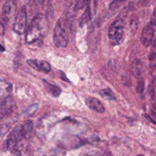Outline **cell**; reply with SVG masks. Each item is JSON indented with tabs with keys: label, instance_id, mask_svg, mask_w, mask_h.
Masks as SVG:
<instances>
[{
	"label": "cell",
	"instance_id": "cell-1",
	"mask_svg": "<svg viewBox=\"0 0 156 156\" xmlns=\"http://www.w3.org/2000/svg\"><path fill=\"white\" fill-rule=\"evenodd\" d=\"M48 21L43 14H37L31 21L26 35L27 43H34L43 38L48 31Z\"/></svg>",
	"mask_w": 156,
	"mask_h": 156
},
{
	"label": "cell",
	"instance_id": "cell-2",
	"mask_svg": "<svg viewBox=\"0 0 156 156\" xmlns=\"http://www.w3.org/2000/svg\"><path fill=\"white\" fill-rule=\"evenodd\" d=\"M124 21L121 18L114 21L110 26L108 30V37L111 44L113 46L119 44L124 37Z\"/></svg>",
	"mask_w": 156,
	"mask_h": 156
},
{
	"label": "cell",
	"instance_id": "cell-3",
	"mask_svg": "<svg viewBox=\"0 0 156 156\" xmlns=\"http://www.w3.org/2000/svg\"><path fill=\"white\" fill-rule=\"evenodd\" d=\"M53 41L58 48H65L68 44V38L66 31L60 20L56 23L53 30Z\"/></svg>",
	"mask_w": 156,
	"mask_h": 156
},
{
	"label": "cell",
	"instance_id": "cell-4",
	"mask_svg": "<svg viewBox=\"0 0 156 156\" xmlns=\"http://www.w3.org/2000/svg\"><path fill=\"white\" fill-rule=\"evenodd\" d=\"M27 22V14L25 7H22L18 12L15 18L13 27V31L18 35L24 33Z\"/></svg>",
	"mask_w": 156,
	"mask_h": 156
},
{
	"label": "cell",
	"instance_id": "cell-5",
	"mask_svg": "<svg viewBox=\"0 0 156 156\" xmlns=\"http://www.w3.org/2000/svg\"><path fill=\"white\" fill-rule=\"evenodd\" d=\"M16 7V4L15 0H6L2 11V17L4 22L8 23L10 21L15 14Z\"/></svg>",
	"mask_w": 156,
	"mask_h": 156
},
{
	"label": "cell",
	"instance_id": "cell-6",
	"mask_svg": "<svg viewBox=\"0 0 156 156\" xmlns=\"http://www.w3.org/2000/svg\"><path fill=\"white\" fill-rule=\"evenodd\" d=\"M27 63L32 68L39 71L48 73L51 70L50 64L45 60H40L37 59H29L27 60Z\"/></svg>",
	"mask_w": 156,
	"mask_h": 156
},
{
	"label": "cell",
	"instance_id": "cell-7",
	"mask_svg": "<svg viewBox=\"0 0 156 156\" xmlns=\"http://www.w3.org/2000/svg\"><path fill=\"white\" fill-rule=\"evenodd\" d=\"M154 35V29L151 25H147L143 29L141 36V42L143 45L146 47L149 46L153 40Z\"/></svg>",
	"mask_w": 156,
	"mask_h": 156
},
{
	"label": "cell",
	"instance_id": "cell-8",
	"mask_svg": "<svg viewBox=\"0 0 156 156\" xmlns=\"http://www.w3.org/2000/svg\"><path fill=\"white\" fill-rule=\"evenodd\" d=\"M85 103L88 107L98 113H103L105 111L104 107L99 100L93 97H88L85 99Z\"/></svg>",
	"mask_w": 156,
	"mask_h": 156
},
{
	"label": "cell",
	"instance_id": "cell-9",
	"mask_svg": "<svg viewBox=\"0 0 156 156\" xmlns=\"http://www.w3.org/2000/svg\"><path fill=\"white\" fill-rule=\"evenodd\" d=\"M7 146L8 150L13 155L15 156L21 155V152L19 148L18 141H17L16 140L8 136L7 139Z\"/></svg>",
	"mask_w": 156,
	"mask_h": 156
},
{
	"label": "cell",
	"instance_id": "cell-10",
	"mask_svg": "<svg viewBox=\"0 0 156 156\" xmlns=\"http://www.w3.org/2000/svg\"><path fill=\"white\" fill-rule=\"evenodd\" d=\"M143 70V65L139 59H135L131 64L132 73L136 77H139L141 76Z\"/></svg>",
	"mask_w": 156,
	"mask_h": 156
},
{
	"label": "cell",
	"instance_id": "cell-11",
	"mask_svg": "<svg viewBox=\"0 0 156 156\" xmlns=\"http://www.w3.org/2000/svg\"><path fill=\"white\" fill-rule=\"evenodd\" d=\"M21 129L24 138L28 139L31 136L33 130V122L30 120L26 121L21 125Z\"/></svg>",
	"mask_w": 156,
	"mask_h": 156
},
{
	"label": "cell",
	"instance_id": "cell-12",
	"mask_svg": "<svg viewBox=\"0 0 156 156\" xmlns=\"http://www.w3.org/2000/svg\"><path fill=\"white\" fill-rule=\"evenodd\" d=\"M91 19V9L90 5H88L86 7V9L83 13H82V16H80L79 21V24L80 27L84 26Z\"/></svg>",
	"mask_w": 156,
	"mask_h": 156
},
{
	"label": "cell",
	"instance_id": "cell-13",
	"mask_svg": "<svg viewBox=\"0 0 156 156\" xmlns=\"http://www.w3.org/2000/svg\"><path fill=\"white\" fill-rule=\"evenodd\" d=\"M43 82L46 88L48 90V91H49L51 93V94L54 96L57 97L60 94L61 90L58 87L49 83L46 80H43Z\"/></svg>",
	"mask_w": 156,
	"mask_h": 156
},
{
	"label": "cell",
	"instance_id": "cell-14",
	"mask_svg": "<svg viewBox=\"0 0 156 156\" xmlns=\"http://www.w3.org/2000/svg\"><path fill=\"white\" fill-rule=\"evenodd\" d=\"M100 94L103 98L106 99L114 100L115 99L113 92L110 88H105L101 90V91H100Z\"/></svg>",
	"mask_w": 156,
	"mask_h": 156
},
{
	"label": "cell",
	"instance_id": "cell-15",
	"mask_svg": "<svg viewBox=\"0 0 156 156\" xmlns=\"http://www.w3.org/2000/svg\"><path fill=\"white\" fill-rule=\"evenodd\" d=\"M4 34V26L2 23L0 22V52L5 51V48L3 43V36Z\"/></svg>",
	"mask_w": 156,
	"mask_h": 156
},
{
	"label": "cell",
	"instance_id": "cell-16",
	"mask_svg": "<svg viewBox=\"0 0 156 156\" xmlns=\"http://www.w3.org/2000/svg\"><path fill=\"white\" fill-rule=\"evenodd\" d=\"M90 0H78L75 5V9L77 10H80L89 5Z\"/></svg>",
	"mask_w": 156,
	"mask_h": 156
},
{
	"label": "cell",
	"instance_id": "cell-17",
	"mask_svg": "<svg viewBox=\"0 0 156 156\" xmlns=\"http://www.w3.org/2000/svg\"><path fill=\"white\" fill-rule=\"evenodd\" d=\"M37 109H38V105H37V104H33V105H30V106H29L27 109H26V110L25 111V113L26 114V115H27L28 116L29 115H34L35 112H36V111L37 110Z\"/></svg>",
	"mask_w": 156,
	"mask_h": 156
},
{
	"label": "cell",
	"instance_id": "cell-18",
	"mask_svg": "<svg viewBox=\"0 0 156 156\" xmlns=\"http://www.w3.org/2000/svg\"><path fill=\"white\" fill-rule=\"evenodd\" d=\"M10 128L9 124H0V137L3 136L8 131Z\"/></svg>",
	"mask_w": 156,
	"mask_h": 156
},
{
	"label": "cell",
	"instance_id": "cell-19",
	"mask_svg": "<svg viewBox=\"0 0 156 156\" xmlns=\"http://www.w3.org/2000/svg\"><path fill=\"white\" fill-rule=\"evenodd\" d=\"M144 83L143 80H140L136 85V91L138 93L141 94L144 90Z\"/></svg>",
	"mask_w": 156,
	"mask_h": 156
},
{
	"label": "cell",
	"instance_id": "cell-20",
	"mask_svg": "<svg viewBox=\"0 0 156 156\" xmlns=\"http://www.w3.org/2000/svg\"><path fill=\"white\" fill-rule=\"evenodd\" d=\"M151 24L152 26H154L156 27V7L153 11L152 16L151 20Z\"/></svg>",
	"mask_w": 156,
	"mask_h": 156
},
{
	"label": "cell",
	"instance_id": "cell-21",
	"mask_svg": "<svg viewBox=\"0 0 156 156\" xmlns=\"http://www.w3.org/2000/svg\"><path fill=\"white\" fill-rule=\"evenodd\" d=\"M60 77L61 79H62L63 80L66 81V82H69V79L66 77L65 74L63 71H60Z\"/></svg>",
	"mask_w": 156,
	"mask_h": 156
},
{
	"label": "cell",
	"instance_id": "cell-22",
	"mask_svg": "<svg viewBox=\"0 0 156 156\" xmlns=\"http://www.w3.org/2000/svg\"><path fill=\"white\" fill-rule=\"evenodd\" d=\"M136 156H144V155H143V154H140V155H136Z\"/></svg>",
	"mask_w": 156,
	"mask_h": 156
},
{
	"label": "cell",
	"instance_id": "cell-23",
	"mask_svg": "<svg viewBox=\"0 0 156 156\" xmlns=\"http://www.w3.org/2000/svg\"><path fill=\"white\" fill-rule=\"evenodd\" d=\"M119 1H124V0H119Z\"/></svg>",
	"mask_w": 156,
	"mask_h": 156
},
{
	"label": "cell",
	"instance_id": "cell-24",
	"mask_svg": "<svg viewBox=\"0 0 156 156\" xmlns=\"http://www.w3.org/2000/svg\"><path fill=\"white\" fill-rule=\"evenodd\" d=\"M0 1H1V0H0Z\"/></svg>",
	"mask_w": 156,
	"mask_h": 156
}]
</instances>
